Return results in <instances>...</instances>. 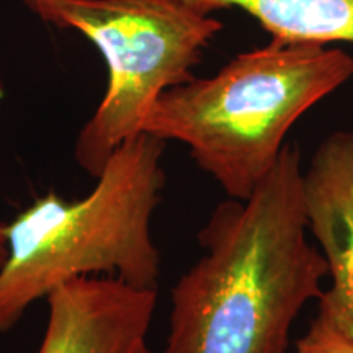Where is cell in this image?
<instances>
[{
    "mask_svg": "<svg viewBox=\"0 0 353 353\" xmlns=\"http://www.w3.org/2000/svg\"><path fill=\"white\" fill-rule=\"evenodd\" d=\"M294 353H353V339L348 337L329 312L319 306L307 332L296 342Z\"/></svg>",
    "mask_w": 353,
    "mask_h": 353,
    "instance_id": "obj_8",
    "label": "cell"
},
{
    "mask_svg": "<svg viewBox=\"0 0 353 353\" xmlns=\"http://www.w3.org/2000/svg\"><path fill=\"white\" fill-rule=\"evenodd\" d=\"M352 76L353 57L342 50L272 39L214 76L165 90L143 131L185 144L229 198L247 200L276 164L294 123Z\"/></svg>",
    "mask_w": 353,
    "mask_h": 353,
    "instance_id": "obj_3",
    "label": "cell"
},
{
    "mask_svg": "<svg viewBox=\"0 0 353 353\" xmlns=\"http://www.w3.org/2000/svg\"><path fill=\"white\" fill-rule=\"evenodd\" d=\"M39 19L74 28L99 48L108 83L79 132L77 164L94 179L114 149L143 131L156 100L192 79L223 23L182 0H25Z\"/></svg>",
    "mask_w": 353,
    "mask_h": 353,
    "instance_id": "obj_4",
    "label": "cell"
},
{
    "mask_svg": "<svg viewBox=\"0 0 353 353\" xmlns=\"http://www.w3.org/2000/svg\"><path fill=\"white\" fill-rule=\"evenodd\" d=\"M303 175L299 149L286 143L252 195L213 210L198 232L201 257L172 288L162 353H285L329 276L309 241Z\"/></svg>",
    "mask_w": 353,
    "mask_h": 353,
    "instance_id": "obj_1",
    "label": "cell"
},
{
    "mask_svg": "<svg viewBox=\"0 0 353 353\" xmlns=\"http://www.w3.org/2000/svg\"><path fill=\"white\" fill-rule=\"evenodd\" d=\"M7 259V223H0V267Z\"/></svg>",
    "mask_w": 353,
    "mask_h": 353,
    "instance_id": "obj_9",
    "label": "cell"
},
{
    "mask_svg": "<svg viewBox=\"0 0 353 353\" xmlns=\"http://www.w3.org/2000/svg\"><path fill=\"white\" fill-rule=\"evenodd\" d=\"M131 353H152V352L149 350V347L145 345V342H143V343H139V345L136 347L134 350H132Z\"/></svg>",
    "mask_w": 353,
    "mask_h": 353,
    "instance_id": "obj_10",
    "label": "cell"
},
{
    "mask_svg": "<svg viewBox=\"0 0 353 353\" xmlns=\"http://www.w3.org/2000/svg\"><path fill=\"white\" fill-rule=\"evenodd\" d=\"M164 149V139L141 131L114 149L87 196L65 200L50 192L7 223L0 334L77 278L112 276L157 290L161 254L151 219L165 185Z\"/></svg>",
    "mask_w": 353,
    "mask_h": 353,
    "instance_id": "obj_2",
    "label": "cell"
},
{
    "mask_svg": "<svg viewBox=\"0 0 353 353\" xmlns=\"http://www.w3.org/2000/svg\"><path fill=\"white\" fill-rule=\"evenodd\" d=\"M303 180L309 234L332 280L319 306L353 339V131H335L322 141Z\"/></svg>",
    "mask_w": 353,
    "mask_h": 353,
    "instance_id": "obj_6",
    "label": "cell"
},
{
    "mask_svg": "<svg viewBox=\"0 0 353 353\" xmlns=\"http://www.w3.org/2000/svg\"><path fill=\"white\" fill-rule=\"evenodd\" d=\"M48 324L38 353H131L145 342L157 290L112 276H83L46 298Z\"/></svg>",
    "mask_w": 353,
    "mask_h": 353,
    "instance_id": "obj_5",
    "label": "cell"
},
{
    "mask_svg": "<svg viewBox=\"0 0 353 353\" xmlns=\"http://www.w3.org/2000/svg\"><path fill=\"white\" fill-rule=\"evenodd\" d=\"M193 10L211 15L241 8L252 15L273 39L353 44V0H182Z\"/></svg>",
    "mask_w": 353,
    "mask_h": 353,
    "instance_id": "obj_7",
    "label": "cell"
}]
</instances>
